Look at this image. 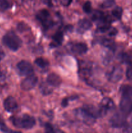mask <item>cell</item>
<instances>
[{"instance_id": "6da1fadb", "label": "cell", "mask_w": 132, "mask_h": 133, "mask_svg": "<svg viewBox=\"0 0 132 133\" xmlns=\"http://www.w3.org/2000/svg\"><path fill=\"white\" fill-rule=\"evenodd\" d=\"M122 98L120 103V110L126 114L132 112V87L122 86L121 88Z\"/></svg>"}, {"instance_id": "7a4b0ae2", "label": "cell", "mask_w": 132, "mask_h": 133, "mask_svg": "<svg viewBox=\"0 0 132 133\" xmlns=\"http://www.w3.org/2000/svg\"><path fill=\"white\" fill-rule=\"evenodd\" d=\"M10 121L13 125L16 127L23 129H32L36 124L34 118L28 114H23L19 116H12L10 118Z\"/></svg>"}, {"instance_id": "3957f363", "label": "cell", "mask_w": 132, "mask_h": 133, "mask_svg": "<svg viewBox=\"0 0 132 133\" xmlns=\"http://www.w3.org/2000/svg\"><path fill=\"white\" fill-rule=\"evenodd\" d=\"M3 44L10 50L16 51L19 49L22 45V40L16 34L10 31L5 34L2 38Z\"/></svg>"}, {"instance_id": "277c9868", "label": "cell", "mask_w": 132, "mask_h": 133, "mask_svg": "<svg viewBox=\"0 0 132 133\" xmlns=\"http://www.w3.org/2000/svg\"><path fill=\"white\" fill-rule=\"evenodd\" d=\"M75 117L82 123L87 125H92L95 122L96 118L91 115L84 108H78L74 111Z\"/></svg>"}, {"instance_id": "5b68a950", "label": "cell", "mask_w": 132, "mask_h": 133, "mask_svg": "<svg viewBox=\"0 0 132 133\" xmlns=\"http://www.w3.org/2000/svg\"><path fill=\"white\" fill-rule=\"evenodd\" d=\"M36 19L41 23L45 29H49L54 25V22L51 19L50 13L46 9L40 10L36 14Z\"/></svg>"}, {"instance_id": "8992f818", "label": "cell", "mask_w": 132, "mask_h": 133, "mask_svg": "<svg viewBox=\"0 0 132 133\" xmlns=\"http://www.w3.org/2000/svg\"><path fill=\"white\" fill-rule=\"evenodd\" d=\"M106 75L109 81L117 83L122 77L123 70L120 66H114L106 72Z\"/></svg>"}, {"instance_id": "52a82bcc", "label": "cell", "mask_w": 132, "mask_h": 133, "mask_svg": "<svg viewBox=\"0 0 132 133\" xmlns=\"http://www.w3.org/2000/svg\"><path fill=\"white\" fill-rule=\"evenodd\" d=\"M109 123L113 128H121L124 127L126 123V114L123 112L115 113L110 119Z\"/></svg>"}, {"instance_id": "ba28073f", "label": "cell", "mask_w": 132, "mask_h": 133, "mask_svg": "<svg viewBox=\"0 0 132 133\" xmlns=\"http://www.w3.org/2000/svg\"><path fill=\"white\" fill-rule=\"evenodd\" d=\"M18 71L21 75L28 76L34 72V68L32 64L27 61H21L17 64Z\"/></svg>"}, {"instance_id": "9c48e42d", "label": "cell", "mask_w": 132, "mask_h": 133, "mask_svg": "<svg viewBox=\"0 0 132 133\" xmlns=\"http://www.w3.org/2000/svg\"><path fill=\"white\" fill-rule=\"evenodd\" d=\"M38 81V79L37 76L31 74V75H28L24 80H23V81L21 83V87L23 90H30L36 85Z\"/></svg>"}, {"instance_id": "30bf717a", "label": "cell", "mask_w": 132, "mask_h": 133, "mask_svg": "<svg viewBox=\"0 0 132 133\" xmlns=\"http://www.w3.org/2000/svg\"><path fill=\"white\" fill-rule=\"evenodd\" d=\"M67 48L72 53L78 55L84 54L87 51V46L86 44L82 42L69 43L67 45Z\"/></svg>"}, {"instance_id": "8fae6325", "label": "cell", "mask_w": 132, "mask_h": 133, "mask_svg": "<svg viewBox=\"0 0 132 133\" xmlns=\"http://www.w3.org/2000/svg\"><path fill=\"white\" fill-rule=\"evenodd\" d=\"M92 69L91 62L85 61H82L79 62V71L83 77L88 78L90 77Z\"/></svg>"}, {"instance_id": "7c38bea8", "label": "cell", "mask_w": 132, "mask_h": 133, "mask_svg": "<svg viewBox=\"0 0 132 133\" xmlns=\"http://www.w3.org/2000/svg\"><path fill=\"white\" fill-rule=\"evenodd\" d=\"M100 108L102 110L104 114L106 115L107 112L113 110L115 109V103H114L113 101L109 97H104L101 101Z\"/></svg>"}, {"instance_id": "4fadbf2b", "label": "cell", "mask_w": 132, "mask_h": 133, "mask_svg": "<svg viewBox=\"0 0 132 133\" xmlns=\"http://www.w3.org/2000/svg\"><path fill=\"white\" fill-rule=\"evenodd\" d=\"M3 105L5 110L9 112H12L15 111L18 107L17 101L12 96H9L7 98L5 99L3 103Z\"/></svg>"}, {"instance_id": "5bb4252c", "label": "cell", "mask_w": 132, "mask_h": 133, "mask_svg": "<svg viewBox=\"0 0 132 133\" xmlns=\"http://www.w3.org/2000/svg\"><path fill=\"white\" fill-rule=\"evenodd\" d=\"M83 108L85 109L91 115L93 116L96 119L98 118H101V117H103L104 116H105V114H104V112L101 110L100 107L98 108H97L96 107H94V105H84Z\"/></svg>"}, {"instance_id": "9a60e30c", "label": "cell", "mask_w": 132, "mask_h": 133, "mask_svg": "<svg viewBox=\"0 0 132 133\" xmlns=\"http://www.w3.org/2000/svg\"><path fill=\"white\" fill-rule=\"evenodd\" d=\"M47 82L53 87H58L62 83V79L58 75L52 73L48 75Z\"/></svg>"}, {"instance_id": "2e32d148", "label": "cell", "mask_w": 132, "mask_h": 133, "mask_svg": "<svg viewBox=\"0 0 132 133\" xmlns=\"http://www.w3.org/2000/svg\"><path fill=\"white\" fill-rule=\"evenodd\" d=\"M92 27V23L90 20L84 18L79 21L78 23V31L80 33H83L85 31L89 30Z\"/></svg>"}, {"instance_id": "e0dca14e", "label": "cell", "mask_w": 132, "mask_h": 133, "mask_svg": "<svg viewBox=\"0 0 132 133\" xmlns=\"http://www.w3.org/2000/svg\"><path fill=\"white\" fill-rule=\"evenodd\" d=\"M63 40V32L62 31H58L53 36V42L50 45L53 47H56L61 45Z\"/></svg>"}, {"instance_id": "ac0fdd59", "label": "cell", "mask_w": 132, "mask_h": 133, "mask_svg": "<svg viewBox=\"0 0 132 133\" xmlns=\"http://www.w3.org/2000/svg\"><path fill=\"white\" fill-rule=\"evenodd\" d=\"M52 86H50L48 83L47 84L45 83H42L40 86V92L42 93V94L45 95V96L50 94L53 92V89L50 88Z\"/></svg>"}, {"instance_id": "d6986e66", "label": "cell", "mask_w": 132, "mask_h": 133, "mask_svg": "<svg viewBox=\"0 0 132 133\" xmlns=\"http://www.w3.org/2000/svg\"><path fill=\"white\" fill-rule=\"evenodd\" d=\"M105 18L104 14V12H102V11L98 10H94V11L92 12L91 14V19H93L94 22H100L102 19H104Z\"/></svg>"}, {"instance_id": "ffe728a7", "label": "cell", "mask_w": 132, "mask_h": 133, "mask_svg": "<svg viewBox=\"0 0 132 133\" xmlns=\"http://www.w3.org/2000/svg\"><path fill=\"white\" fill-rule=\"evenodd\" d=\"M34 63L37 65L38 67L41 68H45L48 67L49 66V62L47 60L41 57H39L35 59Z\"/></svg>"}, {"instance_id": "44dd1931", "label": "cell", "mask_w": 132, "mask_h": 133, "mask_svg": "<svg viewBox=\"0 0 132 133\" xmlns=\"http://www.w3.org/2000/svg\"><path fill=\"white\" fill-rule=\"evenodd\" d=\"M122 12L123 10L122 9V7H120V6H116V7L114 8L112 10V11H111L112 15L115 18H116L118 19H120L121 18L122 15Z\"/></svg>"}, {"instance_id": "7402d4cb", "label": "cell", "mask_w": 132, "mask_h": 133, "mask_svg": "<svg viewBox=\"0 0 132 133\" xmlns=\"http://www.w3.org/2000/svg\"><path fill=\"white\" fill-rule=\"evenodd\" d=\"M119 59H120V61L122 62H124V63L128 64H130L131 63H132L131 58V57L127 53H122L121 54H120V55H119Z\"/></svg>"}, {"instance_id": "603a6c76", "label": "cell", "mask_w": 132, "mask_h": 133, "mask_svg": "<svg viewBox=\"0 0 132 133\" xmlns=\"http://www.w3.org/2000/svg\"><path fill=\"white\" fill-rule=\"evenodd\" d=\"M102 44L104 46L112 49H113V48L115 47V42H114L113 40H111V39H104L102 42Z\"/></svg>"}, {"instance_id": "cb8c5ba5", "label": "cell", "mask_w": 132, "mask_h": 133, "mask_svg": "<svg viewBox=\"0 0 132 133\" xmlns=\"http://www.w3.org/2000/svg\"><path fill=\"white\" fill-rule=\"evenodd\" d=\"M10 6H11V5L9 0H0V10L1 11L6 10Z\"/></svg>"}, {"instance_id": "d4e9b609", "label": "cell", "mask_w": 132, "mask_h": 133, "mask_svg": "<svg viewBox=\"0 0 132 133\" xmlns=\"http://www.w3.org/2000/svg\"><path fill=\"white\" fill-rule=\"evenodd\" d=\"M115 3V0H104L102 4V7L104 9H107L113 6Z\"/></svg>"}, {"instance_id": "484cf974", "label": "cell", "mask_w": 132, "mask_h": 133, "mask_svg": "<svg viewBox=\"0 0 132 133\" xmlns=\"http://www.w3.org/2000/svg\"><path fill=\"white\" fill-rule=\"evenodd\" d=\"M83 10L87 14H89L91 13L92 11V6H91V3L90 1H86L85 3L83 5Z\"/></svg>"}, {"instance_id": "4316f807", "label": "cell", "mask_w": 132, "mask_h": 133, "mask_svg": "<svg viewBox=\"0 0 132 133\" xmlns=\"http://www.w3.org/2000/svg\"><path fill=\"white\" fill-rule=\"evenodd\" d=\"M113 57V53L111 51L108 52V53L106 54L105 58H104V63L105 64H108L111 61Z\"/></svg>"}, {"instance_id": "83f0119b", "label": "cell", "mask_w": 132, "mask_h": 133, "mask_svg": "<svg viewBox=\"0 0 132 133\" xmlns=\"http://www.w3.org/2000/svg\"><path fill=\"white\" fill-rule=\"evenodd\" d=\"M0 130H1L2 132H12V131L10 130V129L6 125L5 122H4L3 121L1 120V119H0Z\"/></svg>"}, {"instance_id": "f1b7e54d", "label": "cell", "mask_w": 132, "mask_h": 133, "mask_svg": "<svg viewBox=\"0 0 132 133\" xmlns=\"http://www.w3.org/2000/svg\"><path fill=\"white\" fill-rule=\"evenodd\" d=\"M45 129L47 132H55L54 129V127L50 123H46L45 124Z\"/></svg>"}, {"instance_id": "f546056e", "label": "cell", "mask_w": 132, "mask_h": 133, "mask_svg": "<svg viewBox=\"0 0 132 133\" xmlns=\"http://www.w3.org/2000/svg\"><path fill=\"white\" fill-rule=\"evenodd\" d=\"M126 77L128 80L132 81V66H129L126 70Z\"/></svg>"}, {"instance_id": "4dcf8cb0", "label": "cell", "mask_w": 132, "mask_h": 133, "mask_svg": "<svg viewBox=\"0 0 132 133\" xmlns=\"http://www.w3.org/2000/svg\"><path fill=\"white\" fill-rule=\"evenodd\" d=\"M60 3L65 6H69L71 3L72 0H59Z\"/></svg>"}, {"instance_id": "1f68e13d", "label": "cell", "mask_w": 132, "mask_h": 133, "mask_svg": "<svg viewBox=\"0 0 132 133\" xmlns=\"http://www.w3.org/2000/svg\"><path fill=\"white\" fill-rule=\"evenodd\" d=\"M109 35L110 36H115L116 33H117V30L115 28H111L110 27V29H109Z\"/></svg>"}, {"instance_id": "d6a6232c", "label": "cell", "mask_w": 132, "mask_h": 133, "mask_svg": "<svg viewBox=\"0 0 132 133\" xmlns=\"http://www.w3.org/2000/svg\"><path fill=\"white\" fill-rule=\"evenodd\" d=\"M41 1L43 3V4H45V5H47L49 6H51L53 5V4H52V0H41Z\"/></svg>"}, {"instance_id": "836d02e7", "label": "cell", "mask_w": 132, "mask_h": 133, "mask_svg": "<svg viewBox=\"0 0 132 133\" xmlns=\"http://www.w3.org/2000/svg\"><path fill=\"white\" fill-rule=\"evenodd\" d=\"M68 103H69V99L67 98H65L62 100V105L63 107H66L68 105Z\"/></svg>"}, {"instance_id": "e575fe53", "label": "cell", "mask_w": 132, "mask_h": 133, "mask_svg": "<svg viewBox=\"0 0 132 133\" xmlns=\"http://www.w3.org/2000/svg\"><path fill=\"white\" fill-rule=\"evenodd\" d=\"M124 132H132V125H128L124 129Z\"/></svg>"}, {"instance_id": "d590c367", "label": "cell", "mask_w": 132, "mask_h": 133, "mask_svg": "<svg viewBox=\"0 0 132 133\" xmlns=\"http://www.w3.org/2000/svg\"><path fill=\"white\" fill-rule=\"evenodd\" d=\"M14 1L18 5H21L24 4L27 1V0H14Z\"/></svg>"}, {"instance_id": "8d00e7d4", "label": "cell", "mask_w": 132, "mask_h": 133, "mask_svg": "<svg viewBox=\"0 0 132 133\" xmlns=\"http://www.w3.org/2000/svg\"><path fill=\"white\" fill-rule=\"evenodd\" d=\"M3 76L4 75H3V74L2 73V71H0V79H1V78H2Z\"/></svg>"}]
</instances>
